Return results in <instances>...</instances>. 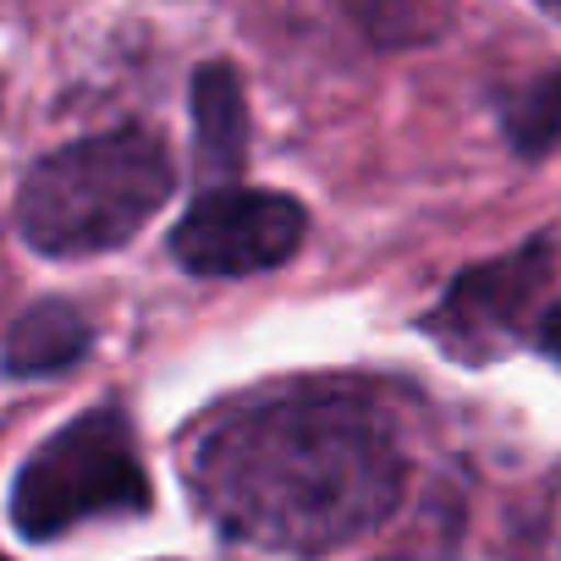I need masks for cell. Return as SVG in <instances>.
<instances>
[{"label":"cell","mask_w":561,"mask_h":561,"mask_svg":"<svg viewBox=\"0 0 561 561\" xmlns=\"http://www.w3.org/2000/svg\"><path fill=\"white\" fill-rule=\"evenodd\" d=\"M402 451L386 419L325 386L270 391L209 419L187 451L198 506L242 545L325 556L391 517Z\"/></svg>","instance_id":"cell-1"},{"label":"cell","mask_w":561,"mask_h":561,"mask_svg":"<svg viewBox=\"0 0 561 561\" xmlns=\"http://www.w3.org/2000/svg\"><path fill=\"white\" fill-rule=\"evenodd\" d=\"M0 561H7V556H0Z\"/></svg>","instance_id":"cell-12"},{"label":"cell","mask_w":561,"mask_h":561,"mask_svg":"<svg viewBox=\"0 0 561 561\" xmlns=\"http://www.w3.org/2000/svg\"><path fill=\"white\" fill-rule=\"evenodd\" d=\"M149 506V473L116 408H94L56 430L18 473L12 517L28 539H56L89 517H127Z\"/></svg>","instance_id":"cell-3"},{"label":"cell","mask_w":561,"mask_h":561,"mask_svg":"<svg viewBox=\"0 0 561 561\" xmlns=\"http://www.w3.org/2000/svg\"><path fill=\"white\" fill-rule=\"evenodd\" d=\"M539 347H545V353L561 364V304H556V309L539 320Z\"/></svg>","instance_id":"cell-10"},{"label":"cell","mask_w":561,"mask_h":561,"mask_svg":"<svg viewBox=\"0 0 561 561\" xmlns=\"http://www.w3.org/2000/svg\"><path fill=\"white\" fill-rule=\"evenodd\" d=\"M193 149L209 176H237L248 154V105L231 67H198L193 78Z\"/></svg>","instance_id":"cell-7"},{"label":"cell","mask_w":561,"mask_h":561,"mask_svg":"<svg viewBox=\"0 0 561 561\" xmlns=\"http://www.w3.org/2000/svg\"><path fill=\"white\" fill-rule=\"evenodd\" d=\"M539 275H545V259L539 248H523L501 264H484V270H468L446 309L435 314V331L457 347V353H479V342H495L512 331V320L523 314L528 293L539 287Z\"/></svg>","instance_id":"cell-5"},{"label":"cell","mask_w":561,"mask_h":561,"mask_svg":"<svg viewBox=\"0 0 561 561\" xmlns=\"http://www.w3.org/2000/svg\"><path fill=\"white\" fill-rule=\"evenodd\" d=\"M171 160L149 133H100L45 154L18 193V231L56 259L122 248L171 193Z\"/></svg>","instance_id":"cell-2"},{"label":"cell","mask_w":561,"mask_h":561,"mask_svg":"<svg viewBox=\"0 0 561 561\" xmlns=\"http://www.w3.org/2000/svg\"><path fill=\"white\" fill-rule=\"evenodd\" d=\"M506 138L528 160L561 149V67L539 72L523 94H512V105H506Z\"/></svg>","instance_id":"cell-9"},{"label":"cell","mask_w":561,"mask_h":561,"mask_svg":"<svg viewBox=\"0 0 561 561\" xmlns=\"http://www.w3.org/2000/svg\"><path fill=\"white\" fill-rule=\"evenodd\" d=\"M342 12L358 23V34L369 45L413 50V45H430L451 28L457 0H342Z\"/></svg>","instance_id":"cell-8"},{"label":"cell","mask_w":561,"mask_h":561,"mask_svg":"<svg viewBox=\"0 0 561 561\" xmlns=\"http://www.w3.org/2000/svg\"><path fill=\"white\" fill-rule=\"evenodd\" d=\"M539 12H550V18H561V0H534Z\"/></svg>","instance_id":"cell-11"},{"label":"cell","mask_w":561,"mask_h":561,"mask_svg":"<svg viewBox=\"0 0 561 561\" xmlns=\"http://www.w3.org/2000/svg\"><path fill=\"white\" fill-rule=\"evenodd\" d=\"M89 336L94 331H89V320L72 304L45 298V304H34V309H23L12 320L7 347H0V364H7V375H23V380L61 375V369H72L89 353Z\"/></svg>","instance_id":"cell-6"},{"label":"cell","mask_w":561,"mask_h":561,"mask_svg":"<svg viewBox=\"0 0 561 561\" xmlns=\"http://www.w3.org/2000/svg\"><path fill=\"white\" fill-rule=\"evenodd\" d=\"M309 237V215L287 193L264 187H215L171 231L176 259L193 275H253L287 264Z\"/></svg>","instance_id":"cell-4"}]
</instances>
